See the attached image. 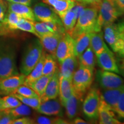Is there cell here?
<instances>
[{
  "instance_id": "obj_3",
  "label": "cell",
  "mask_w": 124,
  "mask_h": 124,
  "mask_svg": "<svg viewBox=\"0 0 124 124\" xmlns=\"http://www.w3.org/2000/svg\"><path fill=\"white\" fill-rule=\"evenodd\" d=\"M98 8L91 7L85 8L77 19V23L70 35L73 38L83 33L95 32Z\"/></svg>"
},
{
  "instance_id": "obj_29",
  "label": "cell",
  "mask_w": 124,
  "mask_h": 124,
  "mask_svg": "<svg viewBox=\"0 0 124 124\" xmlns=\"http://www.w3.org/2000/svg\"><path fill=\"white\" fill-rule=\"evenodd\" d=\"M76 4V0H57L52 8L56 13L60 15L72 9Z\"/></svg>"
},
{
  "instance_id": "obj_37",
  "label": "cell",
  "mask_w": 124,
  "mask_h": 124,
  "mask_svg": "<svg viewBox=\"0 0 124 124\" xmlns=\"http://www.w3.org/2000/svg\"><path fill=\"white\" fill-rule=\"evenodd\" d=\"M34 27H35L36 32L38 35V38L45 35L55 33V32L46 25L45 22L34 21Z\"/></svg>"
},
{
  "instance_id": "obj_45",
  "label": "cell",
  "mask_w": 124,
  "mask_h": 124,
  "mask_svg": "<svg viewBox=\"0 0 124 124\" xmlns=\"http://www.w3.org/2000/svg\"><path fill=\"white\" fill-rule=\"evenodd\" d=\"M120 74L124 78V58H118L117 59Z\"/></svg>"
},
{
  "instance_id": "obj_34",
  "label": "cell",
  "mask_w": 124,
  "mask_h": 124,
  "mask_svg": "<svg viewBox=\"0 0 124 124\" xmlns=\"http://www.w3.org/2000/svg\"><path fill=\"white\" fill-rule=\"evenodd\" d=\"M16 30H21L24 32H29L32 33L38 37L36 32L35 27H34V21L21 18L20 21L17 23L15 27Z\"/></svg>"
},
{
  "instance_id": "obj_42",
  "label": "cell",
  "mask_w": 124,
  "mask_h": 124,
  "mask_svg": "<svg viewBox=\"0 0 124 124\" xmlns=\"http://www.w3.org/2000/svg\"><path fill=\"white\" fill-rule=\"evenodd\" d=\"M102 0H82L80 3L83 5H90L92 7H97L99 8Z\"/></svg>"
},
{
  "instance_id": "obj_26",
  "label": "cell",
  "mask_w": 124,
  "mask_h": 124,
  "mask_svg": "<svg viewBox=\"0 0 124 124\" xmlns=\"http://www.w3.org/2000/svg\"><path fill=\"white\" fill-rule=\"evenodd\" d=\"M45 57H46V54L44 53V52H43V55L37 64L36 65L30 73L27 76H26L24 85L27 86L33 82L35 81L36 80H37L43 75V70Z\"/></svg>"
},
{
  "instance_id": "obj_30",
  "label": "cell",
  "mask_w": 124,
  "mask_h": 124,
  "mask_svg": "<svg viewBox=\"0 0 124 124\" xmlns=\"http://www.w3.org/2000/svg\"><path fill=\"white\" fill-rule=\"evenodd\" d=\"M21 18L22 17L17 15L16 13L8 10L7 13H6L2 23L7 26L9 30L11 31H15L16 30V25Z\"/></svg>"
},
{
  "instance_id": "obj_47",
  "label": "cell",
  "mask_w": 124,
  "mask_h": 124,
  "mask_svg": "<svg viewBox=\"0 0 124 124\" xmlns=\"http://www.w3.org/2000/svg\"><path fill=\"white\" fill-rule=\"evenodd\" d=\"M9 2H13V3H17V4H24L25 5L29 6L30 7L32 2V0H7Z\"/></svg>"
},
{
  "instance_id": "obj_6",
  "label": "cell",
  "mask_w": 124,
  "mask_h": 124,
  "mask_svg": "<svg viewBox=\"0 0 124 124\" xmlns=\"http://www.w3.org/2000/svg\"><path fill=\"white\" fill-rule=\"evenodd\" d=\"M94 70L79 66L72 77V82L74 89L84 94L90 87L93 81Z\"/></svg>"
},
{
  "instance_id": "obj_12",
  "label": "cell",
  "mask_w": 124,
  "mask_h": 124,
  "mask_svg": "<svg viewBox=\"0 0 124 124\" xmlns=\"http://www.w3.org/2000/svg\"><path fill=\"white\" fill-rule=\"evenodd\" d=\"M26 75L21 74L0 79V90L6 94H13L18 87L24 84Z\"/></svg>"
},
{
  "instance_id": "obj_13",
  "label": "cell",
  "mask_w": 124,
  "mask_h": 124,
  "mask_svg": "<svg viewBox=\"0 0 124 124\" xmlns=\"http://www.w3.org/2000/svg\"><path fill=\"white\" fill-rule=\"evenodd\" d=\"M84 94L76 91L74 89L72 95L69 99L64 105L66 114L70 119H74L77 117L79 110V108L82 103Z\"/></svg>"
},
{
  "instance_id": "obj_43",
  "label": "cell",
  "mask_w": 124,
  "mask_h": 124,
  "mask_svg": "<svg viewBox=\"0 0 124 124\" xmlns=\"http://www.w3.org/2000/svg\"><path fill=\"white\" fill-rule=\"evenodd\" d=\"M7 12V6L2 0H0V22H2Z\"/></svg>"
},
{
  "instance_id": "obj_4",
  "label": "cell",
  "mask_w": 124,
  "mask_h": 124,
  "mask_svg": "<svg viewBox=\"0 0 124 124\" xmlns=\"http://www.w3.org/2000/svg\"><path fill=\"white\" fill-rule=\"evenodd\" d=\"M121 16L114 0H102L95 27V32H100L105 25L112 24Z\"/></svg>"
},
{
  "instance_id": "obj_2",
  "label": "cell",
  "mask_w": 124,
  "mask_h": 124,
  "mask_svg": "<svg viewBox=\"0 0 124 124\" xmlns=\"http://www.w3.org/2000/svg\"><path fill=\"white\" fill-rule=\"evenodd\" d=\"M43 48L40 40L36 39L29 43L24 49L20 70L21 73L27 76L32 71L41 58Z\"/></svg>"
},
{
  "instance_id": "obj_15",
  "label": "cell",
  "mask_w": 124,
  "mask_h": 124,
  "mask_svg": "<svg viewBox=\"0 0 124 124\" xmlns=\"http://www.w3.org/2000/svg\"><path fill=\"white\" fill-rule=\"evenodd\" d=\"M59 93V70H56L48 83L43 95L40 97L41 102L57 98Z\"/></svg>"
},
{
  "instance_id": "obj_22",
  "label": "cell",
  "mask_w": 124,
  "mask_h": 124,
  "mask_svg": "<svg viewBox=\"0 0 124 124\" xmlns=\"http://www.w3.org/2000/svg\"><path fill=\"white\" fill-rule=\"evenodd\" d=\"M8 10L16 13L21 17L32 21H36L33 9L29 6L17 4V3L8 2Z\"/></svg>"
},
{
  "instance_id": "obj_25",
  "label": "cell",
  "mask_w": 124,
  "mask_h": 124,
  "mask_svg": "<svg viewBox=\"0 0 124 124\" xmlns=\"http://www.w3.org/2000/svg\"><path fill=\"white\" fill-rule=\"evenodd\" d=\"M63 27L67 33L70 34L75 27L77 21V17L73 9H71L59 16Z\"/></svg>"
},
{
  "instance_id": "obj_33",
  "label": "cell",
  "mask_w": 124,
  "mask_h": 124,
  "mask_svg": "<svg viewBox=\"0 0 124 124\" xmlns=\"http://www.w3.org/2000/svg\"><path fill=\"white\" fill-rule=\"evenodd\" d=\"M119 39L115 53H117L120 58H124V21L118 23Z\"/></svg>"
},
{
  "instance_id": "obj_32",
  "label": "cell",
  "mask_w": 124,
  "mask_h": 124,
  "mask_svg": "<svg viewBox=\"0 0 124 124\" xmlns=\"http://www.w3.org/2000/svg\"><path fill=\"white\" fill-rule=\"evenodd\" d=\"M8 114H9L14 118L16 119L20 117L29 116L31 114V110L30 107L22 103L20 106L9 110Z\"/></svg>"
},
{
  "instance_id": "obj_41",
  "label": "cell",
  "mask_w": 124,
  "mask_h": 124,
  "mask_svg": "<svg viewBox=\"0 0 124 124\" xmlns=\"http://www.w3.org/2000/svg\"><path fill=\"white\" fill-rule=\"evenodd\" d=\"M35 124L34 120L28 117V116H25L18 118L15 119L13 121V124Z\"/></svg>"
},
{
  "instance_id": "obj_36",
  "label": "cell",
  "mask_w": 124,
  "mask_h": 124,
  "mask_svg": "<svg viewBox=\"0 0 124 124\" xmlns=\"http://www.w3.org/2000/svg\"><path fill=\"white\" fill-rule=\"evenodd\" d=\"M4 110L12 109L22 104V102L12 94L5 96L2 98Z\"/></svg>"
},
{
  "instance_id": "obj_9",
  "label": "cell",
  "mask_w": 124,
  "mask_h": 124,
  "mask_svg": "<svg viewBox=\"0 0 124 124\" xmlns=\"http://www.w3.org/2000/svg\"><path fill=\"white\" fill-rule=\"evenodd\" d=\"M74 40L69 33H66L62 36L56 51V59L60 62L65 59L74 55Z\"/></svg>"
},
{
  "instance_id": "obj_28",
  "label": "cell",
  "mask_w": 124,
  "mask_h": 124,
  "mask_svg": "<svg viewBox=\"0 0 124 124\" xmlns=\"http://www.w3.org/2000/svg\"><path fill=\"white\" fill-rule=\"evenodd\" d=\"M56 58L51 54H46L43 70V75H53L58 69Z\"/></svg>"
},
{
  "instance_id": "obj_8",
  "label": "cell",
  "mask_w": 124,
  "mask_h": 124,
  "mask_svg": "<svg viewBox=\"0 0 124 124\" xmlns=\"http://www.w3.org/2000/svg\"><path fill=\"white\" fill-rule=\"evenodd\" d=\"M33 11L36 21L39 22H52L62 25L59 16L47 4L39 2L35 5Z\"/></svg>"
},
{
  "instance_id": "obj_10",
  "label": "cell",
  "mask_w": 124,
  "mask_h": 124,
  "mask_svg": "<svg viewBox=\"0 0 124 124\" xmlns=\"http://www.w3.org/2000/svg\"><path fill=\"white\" fill-rule=\"evenodd\" d=\"M96 60L98 65L101 70L120 74L117 59L114 53L108 47L100 55L96 56Z\"/></svg>"
},
{
  "instance_id": "obj_19",
  "label": "cell",
  "mask_w": 124,
  "mask_h": 124,
  "mask_svg": "<svg viewBox=\"0 0 124 124\" xmlns=\"http://www.w3.org/2000/svg\"><path fill=\"white\" fill-rule=\"evenodd\" d=\"M74 92L72 79L59 76V101L63 107Z\"/></svg>"
},
{
  "instance_id": "obj_14",
  "label": "cell",
  "mask_w": 124,
  "mask_h": 124,
  "mask_svg": "<svg viewBox=\"0 0 124 124\" xmlns=\"http://www.w3.org/2000/svg\"><path fill=\"white\" fill-rule=\"evenodd\" d=\"M99 124H121L116 117V113L101 98L98 111Z\"/></svg>"
},
{
  "instance_id": "obj_31",
  "label": "cell",
  "mask_w": 124,
  "mask_h": 124,
  "mask_svg": "<svg viewBox=\"0 0 124 124\" xmlns=\"http://www.w3.org/2000/svg\"><path fill=\"white\" fill-rule=\"evenodd\" d=\"M35 124H69L66 120L62 119L60 117H51L47 116H38L34 120Z\"/></svg>"
},
{
  "instance_id": "obj_18",
  "label": "cell",
  "mask_w": 124,
  "mask_h": 124,
  "mask_svg": "<svg viewBox=\"0 0 124 124\" xmlns=\"http://www.w3.org/2000/svg\"><path fill=\"white\" fill-rule=\"evenodd\" d=\"M103 38L110 48L115 52L118 41L119 32L117 24L114 23L103 27Z\"/></svg>"
},
{
  "instance_id": "obj_21",
  "label": "cell",
  "mask_w": 124,
  "mask_h": 124,
  "mask_svg": "<svg viewBox=\"0 0 124 124\" xmlns=\"http://www.w3.org/2000/svg\"><path fill=\"white\" fill-rule=\"evenodd\" d=\"M93 33V32L83 33L74 38V54L77 58L90 46Z\"/></svg>"
},
{
  "instance_id": "obj_46",
  "label": "cell",
  "mask_w": 124,
  "mask_h": 124,
  "mask_svg": "<svg viewBox=\"0 0 124 124\" xmlns=\"http://www.w3.org/2000/svg\"><path fill=\"white\" fill-rule=\"evenodd\" d=\"M121 15H124V0H114Z\"/></svg>"
},
{
  "instance_id": "obj_5",
  "label": "cell",
  "mask_w": 124,
  "mask_h": 124,
  "mask_svg": "<svg viewBox=\"0 0 124 124\" xmlns=\"http://www.w3.org/2000/svg\"><path fill=\"white\" fill-rule=\"evenodd\" d=\"M100 101V91L94 88L90 90L82 105V112L87 118L90 120L98 118Z\"/></svg>"
},
{
  "instance_id": "obj_49",
  "label": "cell",
  "mask_w": 124,
  "mask_h": 124,
  "mask_svg": "<svg viewBox=\"0 0 124 124\" xmlns=\"http://www.w3.org/2000/svg\"><path fill=\"white\" fill-rule=\"evenodd\" d=\"M4 110V108H3V102L1 98H0V113Z\"/></svg>"
},
{
  "instance_id": "obj_23",
  "label": "cell",
  "mask_w": 124,
  "mask_h": 124,
  "mask_svg": "<svg viewBox=\"0 0 124 124\" xmlns=\"http://www.w3.org/2000/svg\"><path fill=\"white\" fill-rule=\"evenodd\" d=\"M78 60L79 66L87 68L92 70H94L97 63L96 56L90 46L78 57Z\"/></svg>"
},
{
  "instance_id": "obj_44",
  "label": "cell",
  "mask_w": 124,
  "mask_h": 124,
  "mask_svg": "<svg viewBox=\"0 0 124 124\" xmlns=\"http://www.w3.org/2000/svg\"><path fill=\"white\" fill-rule=\"evenodd\" d=\"M10 30L2 22H0V37L6 36L10 33Z\"/></svg>"
},
{
  "instance_id": "obj_40",
  "label": "cell",
  "mask_w": 124,
  "mask_h": 124,
  "mask_svg": "<svg viewBox=\"0 0 124 124\" xmlns=\"http://www.w3.org/2000/svg\"><path fill=\"white\" fill-rule=\"evenodd\" d=\"M15 119L9 114L0 113V124H12Z\"/></svg>"
},
{
  "instance_id": "obj_7",
  "label": "cell",
  "mask_w": 124,
  "mask_h": 124,
  "mask_svg": "<svg viewBox=\"0 0 124 124\" xmlns=\"http://www.w3.org/2000/svg\"><path fill=\"white\" fill-rule=\"evenodd\" d=\"M97 80L103 90L116 89L124 85V79L117 73L103 70L98 71Z\"/></svg>"
},
{
  "instance_id": "obj_38",
  "label": "cell",
  "mask_w": 124,
  "mask_h": 124,
  "mask_svg": "<svg viewBox=\"0 0 124 124\" xmlns=\"http://www.w3.org/2000/svg\"><path fill=\"white\" fill-rule=\"evenodd\" d=\"M13 94H18L20 95L27 97H39L33 89H32L29 86H26L24 84L18 87L17 89L14 91Z\"/></svg>"
},
{
  "instance_id": "obj_1",
  "label": "cell",
  "mask_w": 124,
  "mask_h": 124,
  "mask_svg": "<svg viewBox=\"0 0 124 124\" xmlns=\"http://www.w3.org/2000/svg\"><path fill=\"white\" fill-rule=\"evenodd\" d=\"M19 74L16 65V51L13 44L0 40V79Z\"/></svg>"
},
{
  "instance_id": "obj_17",
  "label": "cell",
  "mask_w": 124,
  "mask_h": 124,
  "mask_svg": "<svg viewBox=\"0 0 124 124\" xmlns=\"http://www.w3.org/2000/svg\"><path fill=\"white\" fill-rule=\"evenodd\" d=\"M64 33H55L41 36L39 39L43 48L47 51L49 54L55 57L56 51L58 44Z\"/></svg>"
},
{
  "instance_id": "obj_48",
  "label": "cell",
  "mask_w": 124,
  "mask_h": 124,
  "mask_svg": "<svg viewBox=\"0 0 124 124\" xmlns=\"http://www.w3.org/2000/svg\"><path fill=\"white\" fill-rule=\"evenodd\" d=\"M73 122H72V124H88V122L85 121L84 120L82 119L80 117H75L74 118Z\"/></svg>"
},
{
  "instance_id": "obj_16",
  "label": "cell",
  "mask_w": 124,
  "mask_h": 124,
  "mask_svg": "<svg viewBox=\"0 0 124 124\" xmlns=\"http://www.w3.org/2000/svg\"><path fill=\"white\" fill-rule=\"evenodd\" d=\"M60 70L59 75L66 78L72 79L74 73L77 67L79 66L78 58L74 55H72L60 62Z\"/></svg>"
},
{
  "instance_id": "obj_11",
  "label": "cell",
  "mask_w": 124,
  "mask_h": 124,
  "mask_svg": "<svg viewBox=\"0 0 124 124\" xmlns=\"http://www.w3.org/2000/svg\"><path fill=\"white\" fill-rule=\"evenodd\" d=\"M36 110L39 113L46 116L60 117L63 116V106L59 100L56 98L42 102Z\"/></svg>"
},
{
  "instance_id": "obj_20",
  "label": "cell",
  "mask_w": 124,
  "mask_h": 124,
  "mask_svg": "<svg viewBox=\"0 0 124 124\" xmlns=\"http://www.w3.org/2000/svg\"><path fill=\"white\" fill-rule=\"evenodd\" d=\"M124 89V85L116 89L103 90L101 93V98L114 111L121 93Z\"/></svg>"
},
{
  "instance_id": "obj_35",
  "label": "cell",
  "mask_w": 124,
  "mask_h": 124,
  "mask_svg": "<svg viewBox=\"0 0 124 124\" xmlns=\"http://www.w3.org/2000/svg\"><path fill=\"white\" fill-rule=\"evenodd\" d=\"M15 97L18 99L24 104L27 105L33 109L37 110L39 108L41 102L39 97H27L20 95L18 94H12Z\"/></svg>"
},
{
  "instance_id": "obj_39",
  "label": "cell",
  "mask_w": 124,
  "mask_h": 124,
  "mask_svg": "<svg viewBox=\"0 0 124 124\" xmlns=\"http://www.w3.org/2000/svg\"><path fill=\"white\" fill-rule=\"evenodd\" d=\"M114 112L118 116L119 118L124 119V89L121 93L120 97L118 100Z\"/></svg>"
},
{
  "instance_id": "obj_27",
  "label": "cell",
  "mask_w": 124,
  "mask_h": 124,
  "mask_svg": "<svg viewBox=\"0 0 124 124\" xmlns=\"http://www.w3.org/2000/svg\"><path fill=\"white\" fill-rule=\"evenodd\" d=\"M52 75H42L41 77L36 80L35 81L30 83L27 86H29L33 89L39 97L43 95L46 90L48 83L51 79Z\"/></svg>"
},
{
  "instance_id": "obj_24",
  "label": "cell",
  "mask_w": 124,
  "mask_h": 124,
  "mask_svg": "<svg viewBox=\"0 0 124 124\" xmlns=\"http://www.w3.org/2000/svg\"><path fill=\"white\" fill-rule=\"evenodd\" d=\"M90 47L93 51L95 56L100 55L108 47L104 41L103 34L102 31L93 32L91 36Z\"/></svg>"
}]
</instances>
